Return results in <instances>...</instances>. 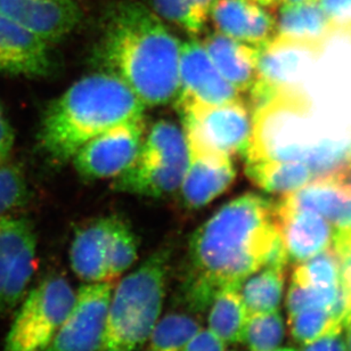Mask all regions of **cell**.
I'll return each mask as SVG.
<instances>
[{
  "mask_svg": "<svg viewBox=\"0 0 351 351\" xmlns=\"http://www.w3.org/2000/svg\"><path fill=\"white\" fill-rule=\"evenodd\" d=\"M289 261L273 199L245 193L223 204L193 233L182 275L184 304L203 313L220 291L240 289L265 267L285 269Z\"/></svg>",
  "mask_w": 351,
  "mask_h": 351,
  "instance_id": "obj_1",
  "label": "cell"
},
{
  "mask_svg": "<svg viewBox=\"0 0 351 351\" xmlns=\"http://www.w3.org/2000/svg\"><path fill=\"white\" fill-rule=\"evenodd\" d=\"M180 41L145 3L120 0L105 13L96 56L145 106H161L179 90Z\"/></svg>",
  "mask_w": 351,
  "mask_h": 351,
  "instance_id": "obj_2",
  "label": "cell"
},
{
  "mask_svg": "<svg viewBox=\"0 0 351 351\" xmlns=\"http://www.w3.org/2000/svg\"><path fill=\"white\" fill-rule=\"evenodd\" d=\"M145 105L120 79L88 75L48 105L38 141L51 160H71L82 145L108 129L144 117Z\"/></svg>",
  "mask_w": 351,
  "mask_h": 351,
  "instance_id": "obj_3",
  "label": "cell"
},
{
  "mask_svg": "<svg viewBox=\"0 0 351 351\" xmlns=\"http://www.w3.org/2000/svg\"><path fill=\"white\" fill-rule=\"evenodd\" d=\"M171 250L161 247L113 287L99 351H135L145 345L166 298Z\"/></svg>",
  "mask_w": 351,
  "mask_h": 351,
  "instance_id": "obj_4",
  "label": "cell"
},
{
  "mask_svg": "<svg viewBox=\"0 0 351 351\" xmlns=\"http://www.w3.org/2000/svg\"><path fill=\"white\" fill-rule=\"evenodd\" d=\"M322 48L276 36L258 47L257 79L249 89L247 101L251 111L280 98L306 97L302 86Z\"/></svg>",
  "mask_w": 351,
  "mask_h": 351,
  "instance_id": "obj_5",
  "label": "cell"
},
{
  "mask_svg": "<svg viewBox=\"0 0 351 351\" xmlns=\"http://www.w3.org/2000/svg\"><path fill=\"white\" fill-rule=\"evenodd\" d=\"M68 278L60 274L45 277L29 292L14 318L5 351H44L75 304Z\"/></svg>",
  "mask_w": 351,
  "mask_h": 351,
  "instance_id": "obj_6",
  "label": "cell"
},
{
  "mask_svg": "<svg viewBox=\"0 0 351 351\" xmlns=\"http://www.w3.org/2000/svg\"><path fill=\"white\" fill-rule=\"evenodd\" d=\"M179 114L189 153L243 158L250 145L254 119L242 98L220 105H193Z\"/></svg>",
  "mask_w": 351,
  "mask_h": 351,
  "instance_id": "obj_7",
  "label": "cell"
},
{
  "mask_svg": "<svg viewBox=\"0 0 351 351\" xmlns=\"http://www.w3.org/2000/svg\"><path fill=\"white\" fill-rule=\"evenodd\" d=\"M37 266V237L24 218L0 217V316L23 299Z\"/></svg>",
  "mask_w": 351,
  "mask_h": 351,
  "instance_id": "obj_8",
  "label": "cell"
},
{
  "mask_svg": "<svg viewBox=\"0 0 351 351\" xmlns=\"http://www.w3.org/2000/svg\"><path fill=\"white\" fill-rule=\"evenodd\" d=\"M145 128L143 117L115 125L90 139L72 158L77 173L87 180L118 177L138 156Z\"/></svg>",
  "mask_w": 351,
  "mask_h": 351,
  "instance_id": "obj_9",
  "label": "cell"
},
{
  "mask_svg": "<svg viewBox=\"0 0 351 351\" xmlns=\"http://www.w3.org/2000/svg\"><path fill=\"white\" fill-rule=\"evenodd\" d=\"M113 280L86 283L75 304L44 351H99L104 340Z\"/></svg>",
  "mask_w": 351,
  "mask_h": 351,
  "instance_id": "obj_10",
  "label": "cell"
},
{
  "mask_svg": "<svg viewBox=\"0 0 351 351\" xmlns=\"http://www.w3.org/2000/svg\"><path fill=\"white\" fill-rule=\"evenodd\" d=\"M240 93L220 75L202 43L191 39L180 46L177 110L193 105H220L240 99Z\"/></svg>",
  "mask_w": 351,
  "mask_h": 351,
  "instance_id": "obj_11",
  "label": "cell"
},
{
  "mask_svg": "<svg viewBox=\"0 0 351 351\" xmlns=\"http://www.w3.org/2000/svg\"><path fill=\"white\" fill-rule=\"evenodd\" d=\"M0 15L49 45L75 30L82 10L77 0H0Z\"/></svg>",
  "mask_w": 351,
  "mask_h": 351,
  "instance_id": "obj_12",
  "label": "cell"
},
{
  "mask_svg": "<svg viewBox=\"0 0 351 351\" xmlns=\"http://www.w3.org/2000/svg\"><path fill=\"white\" fill-rule=\"evenodd\" d=\"M274 210L289 261L302 263L331 247L335 228L324 217L291 206L282 197L274 201Z\"/></svg>",
  "mask_w": 351,
  "mask_h": 351,
  "instance_id": "obj_13",
  "label": "cell"
},
{
  "mask_svg": "<svg viewBox=\"0 0 351 351\" xmlns=\"http://www.w3.org/2000/svg\"><path fill=\"white\" fill-rule=\"evenodd\" d=\"M237 178L230 156L189 153V165L179 187L185 208L197 210L226 192Z\"/></svg>",
  "mask_w": 351,
  "mask_h": 351,
  "instance_id": "obj_14",
  "label": "cell"
},
{
  "mask_svg": "<svg viewBox=\"0 0 351 351\" xmlns=\"http://www.w3.org/2000/svg\"><path fill=\"white\" fill-rule=\"evenodd\" d=\"M51 69L47 43L0 15V72L36 78Z\"/></svg>",
  "mask_w": 351,
  "mask_h": 351,
  "instance_id": "obj_15",
  "label": "cell"
},
{
  "mask_svg": "<svg viewBox=\"0 0 351 351\" xmlns=\"http://www.w3.org/2000/svg\"><path fill=\"white\" fill-rule=\"evenodd\" d=\"M210 17L220 34L254 47L276 36V20L250 0H217Z\"/></svg>",
  "mask_w": 351,
  "mask_h": 351,
  "instance_id": "obj_16",
  "label": "cell"
},
{
  "mask_svg": "<svg viewBox=\"0 0 351 351\" xmlns=\"http://www.w3.org/2000/svg\"><path fill=\"white\" fill-rule=\"evenodd\" d=\"M118 217H99L75 230L70 247L73 273L85 283L108 282V249Z\"/></svg>",
  "mask_w": 351,
  "mask_h": 351,
  "instance_id": "obj_17",
  "label": "cell"
},
{
  "mask_svg": "<svg viewBox=\"0 0 351 351\" xmlns=\"http://www.w3.org/2000/svg\"><path fill=\"white\" fill-rule=\"evenodd\" d=\"M189 160L165 162L137 159L115 177L113 189L147 197H165L178 191Z\"/></svg>",
  "mask_w": 351,
  "mask_h": 351,
  "instance_id": "obj_18",
  "label": "cell"
},
{
  "mask_svg": "<svg viewBox=\"0 0 351 351\" xmlns=\"http://www.w3.org/2000/svg\"><path fill=\"white\" fill-rule=\"evenodd\" d=\"M220 75L239 93L249 91L257 79L258 47L225 34H209L202 43Z\"/></svg>",
  "mask_w": 351,
  "mask_h": 351,
  "instance_id": "obj_19",
  "label": "cell"
},
{
  "mask_svg": "<svg viewBox=\"0 0 351 351\" xmlns=\"http://www.w3.org/2000/svg\"><path fill=\"white\" fill-rule=\"evenodd\" d=\"M335 30L318 0L282 3L276 20V37L323 47Z\"/></svg>",
  "mask_w": 351,
  "mask_h": 351,
  "instance_id": "obj_20",
  "label": "cell"
},
{
  "mask_svg": "<svg viewBox=\"0 0 351 351\" xmlns=\"http://www.w3.org/2000/svg\"><path fill=\"white\" fill-rule=\"evenodd\" d=\"M245 175L265 192L284 196L307 185L314 173L307 165L298 161L263 159L245 161Z\"/></svg>",
  "mask_w": 351,
  "mask_h": 351,
  "instance_id": "obj_21",
  "label": "cell"
},
{
  "mask_svg": "<svg viewBox=\"0 0 351 351\" xmlns=\"http://www.w3.org/2000/svg\"><path fill=\"white\" fill-rule=\"evenodd\" d=\"M208 314V328L226 345L243 341L247 325V308L237 287H226L213 298Z\"/></svg>",
  "mask_w": 351,
  "mask_h": 351,
  "instance_id": "obj_22",
  "label": "cell"
},
{
  "mask_svg": "<svg viewBox=\"0 0 351 351\" xmlns=\"http://www.w3.org/2000/svg\"><path fill=\"white\" fill-rule=\"evenodd\" d=\"M284 270L265 267L241 284V297L247 313L278 311L284 291Z\"/></svg>",
  "mask_w": 351,
  "mask_h": 351,
  "instance_id": "obj_23",
  "label": "cell"
},
{
  "mask_svg": "<svg viewBox=\"0 0 351 351\" xmlns=\"http://www.w3.org/2000/svg\"><path fill=\"white\" fill-rule=\"evenodd\" d=\"M137 159L176 162L189 160V149L184 132L173 122H156L144 137Z\"/></svg>",
  "mask_w": 351,
  "mask_h": 351,
  "instance_id": "obj_24",
  "label": "cell"
},
{
  "mask_svg": "<svg viewBox=\"0 0 351 351\" xmlns=\"http://www.w3.org/2000/svg\"><path fill=\"white\" fill-rule=\"evenodd\" d=\"M149 8L191 36H199L206 27L217 0H147Z\"/></svg>",
  "mask_w": 351,
  "mask_h": 351,
  "instance_id": "obj_25",
  "label": "cell"
},
{
  "mask_svg": "<svg viewBox=\"0 0 351 351\" xmlns=\"http://www.w3.org/2000/svg\"><path fill=\"white\" fill-rule=\"evenodd\" d=\"M199 330L201 325L191 315L170 313L156 323L145 351H182Z\"/></svg>",
  "mask_w": 351,
  "mask_h": 351,
  "instance_id": "obj_26",
  "label": "cell"
},
{
  "mask_svg": "<svg viewBox=\"0 0 351 351\" xmlns=\"http://www.w3.org/2000/svg\"><path fill=\"white\" fill-rule=\"evenodd\" d=\"M291 282L315 287H335L341 284V265L331 247L294 268Z\"/></svg>",
  "mask_w": 351,
  "mask_h": 351,
  "instance_id": "obj_27",
  "label": "cell"
},
{
  "mask_svg": "<svg viewBox=\"0 0 351 351\" xmlns=\"http://www.w3.org/2000/svg\"><path fill=\"white\" fill-rule=\"evenodd\" d=\"M283 339V319L278 311L249 315L242 341L249 350H276Z\"/></svg>",
  "mask_w": 351,
  "mask_h": 351,
  "instance_id": "obj_28",
  "label": "cell"
},
{
  "mask_svg": "<svg viewBox=\"0 0 351 351\" xmlns=\"http://www.w3.org/2000/svg\"><path fill=\"white\" fill-rule=\"evenodd\" d=\"M289 328L292 338L301 345L343 330L331 311L323 308H308L289 314Z\"/></svg>",
  "mask_w": 351,
  "mask_h": 351,
  "instance_id": "obj_29",
  "label": "cell"
},
{
  "mask_svg": "<svg viewBox=\"0 0 351 351\" xmlns=\"http://www.w3.org/2000/svg\"><path fill=\"white\" fill-rule=\"evenodd\" d=\"M138 243L134 230L125 220L117 218L108 249V280L125 273L138 257Z\"/></svg>",
  "mask_w": 351,
  "mask_h": 351,
  "instance_id": "obj_30",
  "label": "cell"
},
{
  "mask_svg": "<svg viewBox=\"0 0 351 351\" xmlns=\"http://www.w3.org/2000/svg\"><path fill=\"white\" fill-rule=\"evenodd\" d=\"M27 193L25 177L20 167L8 161L0 162V217L25 204Z\"/></svg>",
  "mask_w": 351,
  "mask_h": 351,
  "instance_id": "obj_31",
  "label": "cell"
},
{
  "mask_svg": "<svg viewBox=\"0 0 351 351\" xmlns=\"http://www.w3.org/2000/svg\"><path fill=\"white\" fill-rule=\"evenodd\" d=\"M335 27H351V0H318Z\"/></svg>",
  "mask_w": 351,
  "mask_h": 351,
  "instance_id": "obj_32",
  "label": "cell"
},
{
  "mask_svg": "<svg viewBox=\"0 0 351 351\" xmlns=\"http://www.w3.org/2000/svg\"><path fill=\"white\" fill-rule=\"evenodd\" d=\"M227 345L213 335L209 328H201L193 337L182 351H226Z\"/></svg>",
  "mask_w": 351,
  "mask_h": 351,
  "instance_id": "obj_33",
  "label": "cell"
},
{
  "mask_svg": "<svg viewBox=\"0 0 351 351\" xmlns=\"http://www.w3.org/2000/svg\"><path fill=\"white\" fill-rule=\"evenodd\" d=\"M301 351H347V346L341 332H335L306 343Z\"/></svg>",
  "mask_w": 351,
  "mask_h": 351,
  "instance_id": "obj_34",
  "label": "cell"
},
{
  "mask_svg": "<svg viewBox=\"0 0 351 351\" xmlns=\"http://www.w3.org/2000/svg\"><path fill=\"white\" fill-rule=\"evenodd\" d=\"M14 145V132L0 106V162L7 161Z\"/></svg>",
  "mask_w": 351,
  "mask_h": 351,
  "instance_id": "obj_35",
  "label": "cell"
},
{
  "mask_svg": "<svg viewBox=\"0 0 351 351\" xmlns=\"http://www.w3.org/2000/svg\"><path fill=\"white\" fill-rule=\"evenodd\" d=\"M341 265V280L351 304V251H335Z\"/></svg>",
  "mask_w": 351,
  "mask_h": 351,
  "instance_id": "obj_36",
  "label": "cell"
},
{
  "mask_svg": "<svg viewBox=\"0 0 351 351\" xmlns=\"http://www.w3.org/2000/svg\"><path fill=\"white\" fill-rule=\"evenodd\" d=\"M252 3H257L259 6L268 7V8H273V7L277 6L282 3V0H250Z\"/></svg>",
  "mask_w": 351,
  "mask_h": 351,
  "instance_id": "obj_37",
  "label": "cell"
},
{
  "mask_svg": "<svg viewBox=\"0 0 351 351\" xmlns=\"http://www.w3.org/2000/svg\"><path fill=\"white\" fill-rule=\"evenodd\" d=\"M347 335H346V346H347V351H351V324H347L345 326Z\"/></svg>",
  "mask_w": 351,
  "mask_h": 351,
  "instance_id": "obj_38",
  "label": "cell"
},
{
  "mask_svg": "<svg viewBox=\"0 0 351 351\" xmlns=\"http://www.w3.org/2000/svg\"><path fill=\"white\" fill-rule=\"evenodd\" d=\"M304 1H311V0H282V3H304Z\"/></svg>",
  "mask_w": 351,
  "mask_h": 351,
  "instance_id": "obj_39",
  "label": "cell"
},
{
  "mask_svg": "<svg viewBox=\"0 0 351 351\" xmlns=\"http://www.w3.org/2000/svg\"><path fill=\"white\" fill-rule=\"evenodd\" d=\"M274 351H295V350H292V349H276V350H274Z\"/></svg>",
  "mask_w": 351,
  "mask_h": 351,
  "instance_id": "obj_40",
  "label": "cell"
},
{
  "mask_svg": "<svg viewBox=\"0 0 351 351\" xmlns=\"http://www.w3.org/2000/svg\"><path fill=\"white\" fill-rule=\"evenodd\" d=\"M347 324H351V316L348 318V321H347V323H346V325ZM345 325V326H346Z\"/></svg>",
  "mask_w": 351,
  "mask_h": 351,
  "instance_id": "obj_41",
  "label": "cell"
}]
</instances>
